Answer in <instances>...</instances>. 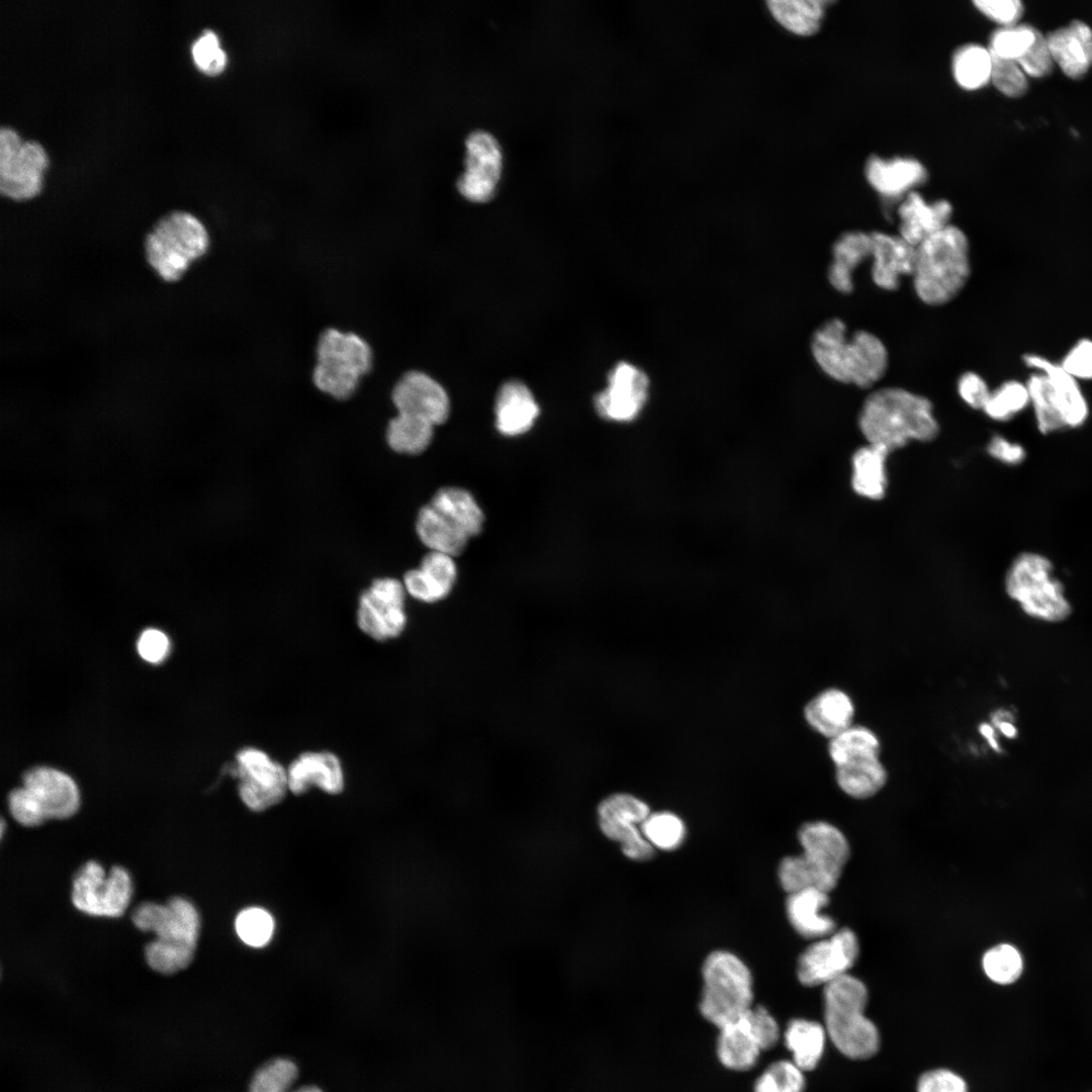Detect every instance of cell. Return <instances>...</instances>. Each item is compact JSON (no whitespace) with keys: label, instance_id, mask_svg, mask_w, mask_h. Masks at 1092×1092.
Here are the masks:
<instances>
[{"label":"cell","instance_id":"20","mask_svg":"<svg viewBox=\"0 0 1092 1092\" xmlns=\"http://www.w3.org/2000/svg\"><path fill=\"white\" fill-rule=\"evenodd\" d=\"M390 400L396 413L425 420L433 426L443 424L450 412L445 389L420 370L405 371L396 379L390 389Z\"/></svg>","mask_w":1092,"mask_h":1092},{"label":"cell","instance_id":"58","mask_svg":"<svg viewBox=\"0 0 1092 1092\" xmlns=\"http://www.w3.org/2000/svg\"><path fill=\"white\" fill-rule=\"evenodd\" d=\"M169 650L170 642L168 637L158 629H147L139 638V654L151 663L162 662L167 657Z\"/></svg>","mask_w":1092,"mask_h":1092},{"label":"cell","instance_id":"64","mask_svg":"<svg viewBox=\"0 0 1092 1092\" xmlns=\"http://www.w3.org/2000/svg\"><path fill=\"white\" fill-rule=\"evenodd\" d=\"M290 1092H323V1091L320 1088L315 1087V1086H304V1087H301V1088H299L297 1090L290 1091Z\"/></svg>","mask_w":1092,"mask_h":1092},{"label":"cell","instance_id":"7","mask_svg":"<svg viewBox=\"0 0 1092 1092\" xmlns=\"http://www.w3.org/2000/svg\"><path fill=\"white\" fill-rule=\"evenodd\" d=\"M210 236L203 222L184 210L160 217L147 233L144 255L148 266L162 281L181 280L190 267L210 250Z\"/></svg>","mask_w":1092,"mask_h":1092},{"label":"cell","instance_id":"3","mask_svg":"<svg viewBox=\"0 0 1092 1092\" xmlns=\"http://www.w3.org/2000/svg\"><path fill=\"white\" fill-rule=\"evenodd\" d=\"M376 354L362 334L336 326L317 336L310 372L312 387L324 396L346 401L356 395L374 371Z\"/></svg>","mask_w":1092,"mask_h":1092},{"label":"cell","instance_id":"11","mask_svg":"<svg viewBox=\"0 0 1092 1092\" xmlns=\"http://www.w3.org/2000/svg\"><path fill=\"white\" fill-rule=\"evenodd\" d=\"M132 890L126 869L114 866L105 872L99 862L89 860L74 877L72 903L87 915L116 918L126 911Z\"/></svg>","mask_w":1092,"mask_h":1092},{"label":"cell","instance_id":"55","mask_svg":"<svg viewBox=\"0 0 1092 1092\" xmlns=\"http://www.w3.org/2000/svg\"><path fill=\"white\" fill-rule=\"evenodd\" d=\"M917 1092H967L965 1081L951 1071L937 1069L923 1074Z\"/></svg>","mask_w":1092,"mask_h":1092},{"label":"cell","instance_id":"43","mask_svg":"<svg viewBox=\"0 0 1092 1092\" xmlns=\"http://www.w3.org/2000/svg\"><path fill=\"white\" fill-rule=\"evenodd\" d=\"M645 839L653 848L673 850L684 841L686 827L682 820L667 811L651 813L641 825Z\"/></svg>","mask_w":1092,"mask_h":1092},{"label":"cell","instance_id":"18","mask_svg":"<svg viewBox=\"0 0 1092 1092\" xmlns=\"http://www.w3.org/2000/svg\"><path fill=\"white\" fill-rule=\"evenodd\" d=\"M648 391L647 374L636 365L622 361L608 374L607 387L595 396V407L606 421L630 423L642 413Z\"/></svg>","mask_w":1092,"mask_h":1092},{"label":"cell","instance_id":"36","mask_svg":"<svg viewBox=\"0 0 1092 1092\" xmlns=\"http://www.w3.org/2000/svg\"><path fill=\"white\" fill-rule=\"evenodd\" d=\"M826 1030L818 1022L807 1019L791 1020L784 1037L793 1062L803 1071L813 1070L822 1058Z\"/></svg>","mask_w":1092,"mask_h":1092},{"label":"cell","instance_id":"15","mask_svg":"<svg viewBox=\"0 0 1092 1092\" xmlns=\"http://www.w3.org/2000/svg\"><path fill=\"white\" fill-rule=\"evenodd\" d=\"M597 811L600 829L620 844L627 857L642 861L653 856L654 848L641 830L650 814L645 802L631 794L615 793L603 799Z\"/></svg>","mask_w":1092,"mask_h":1092},{"label":"cell","instance_id":"35","mask_svg":"<svg viewBox=\"0 0 1092 1092\" xmlns=\"http://www.w3.org/2000/svg\"><path fill=\"white\" fill-rule=\"evenodd\" d=\"M830 3L823 0H769L767 6L774 18L787 30L809 36L820 29Z\"/></svg>","mask_w":1092,"mask_h":1092},{"label":"cell","instance_id":"61","mask_svg":"<svg viewBox=\"0 0 1092 1092\" xmlns=\"http://www.w3.org/2000/svg\"><path fill=\"white\" fill-rule=\"evenodd\" d=\"M754 1092H779L775 1079L767 1069L756 1080Z\"/></svg>","mask_w":1092,"mask_h":1092},{"label":"cell","instance_id":"4","mask_svg":"<svg viewBox=\"0 0 1092 1092\" xmlns=\"http://www.w3.org/2000/svg\"><path fill=\"white\" fill-rule=\"evenodd\" d=\"M971 275L970 247L966 234L948 224L915 247L912 272L918 298L928 305L952 300Z\"/></svg>","mask_w":1092,"mask_h":1092},{"label":"cell","instance_id":"62","mask_svg":"<svg viewBox=\"0 0 1092 1092\" xmlns=\"http://www.w3.org/2000/svg\"><path fill=\"white\" fill-rule=\"evenodd\" d=\"M980 731L989 740L990 745L995 750H997L998 749V745H997L998 743L995 741L994 731H993L992 727H990L988 724H982L980 726Z\"/></svg>","mask_w":1092,"mask_h":1092},{"label":"cell","instance_id":"39","mask_svg":"<svg viewBox=\"0 0 1092 1092\" xmlns=\"http://www.w3.org/2000/svg\"><path fill=\"white\" fill-rule=\"evenodd\" d=\"M1054 59L1066 76L1078 80L1091 68L1085 43L1069 26L1060 27L1045 35Z\"/></svg>","mask_w":1092,"mask_h":1092},{"label":"cell","instance_id":"40","mask_svg":"<svg viewBox=\"0 0 1092 1092\" xmlns=\"http://www.w3.org/2000/svg\"><path fill=\"white\" fill-rule=\"evenodd\" d=\"M880 752L878 736L861 725L852 724L828 742V754L834 766L859 757L880 755Z\"/></svg>","mask_w":1092,"mask_h":1092},{"label":"cell","instance_id":"6","mask_svg":"<svg viewBox=\"0 0 1092 1092\" xmlns=\"http://www.w3.org/2000/svg\"><path fill=\"white\" fill-rule=\"evenodd\" d=\"M803 853L783 858L778 875L788 893L819 889L829 893L835 888L849 857V845L835 826L814 821L804 824L798 833Z\"/></svg>","mask_w":1092,"mask_h":1092},{"label":"cell","instance_id":"37","mask_svg":"<svg viewBox=\"0 0 1092 1092\" xmlns=\"http://www.w3.org/2000/svg\"><path fill=\"white\" fill-rule=\"evenodd\" d=\"M992 54L979 43L959 47L951 57V73L956 83L964 90L974 91L991 81Z\"/></svg>","mask_w":1092,"mask_h":1092},{"label":"cell","instance_id":"23","mask_svg":"<svg viewBox=\"0 0 1092 1092\" xmlns=\"http://www.w3.org/2000/svg\"><path fill=\"white\" fill-rule=\"evenodd\" d=\"M952 205L946 199L932 202L912 191L899 203V236L913 247L950 224Z\"/></svg>","mask_w":1092,"mask_h":1092},{"label":"cell","instance_id":"53","mask_svg":"<svg viewBox=\"0 0 1092 1092\" xmlns=\"http://www.w3.org/2000/svg\"><path fill=\"white\" fill-rule=\"evenodd\" d=\"M1061 366L1078 381L1092 380V339L1077 341L1065 354Z\"/></svg>","mask_w":1092,"mask_h":1092},{"label":"cell","instance_id":"1","mask_svg":"<svg viewBox=\"0 0 1092 1092\" xmlns=\"http://www.w3.org/2000/svg\"><path fill=\"white\" fill-rule=\"evenodd\" d=\"M858 426L869 444L889 452L911 440H932L938 433L929 399L900 387L870 393L861 406Z\"/></svg>","mask_w":1092,"mask_h":1092},{"label":"cell","instance_id":"22","mask_svg":"<svg viewBox=\"0 0 1092 1092\" xmlns=\"http://www.w3.org/2000/svg\"><path fill=\"white\" fill-rule=\"evenodd\" d=\"M864 174L871 187L888 199L904 198L928 177L925 166L915 158L878 155L868 158Z\"/></svg>","mask_w":1092,"mask_h":1092},{"label":"cell","instance_id":"33","mask_svg":"<svg viewBox=\"0 0 1092 1092\" xmlns=\"http://www.w3.org/2000/svg\"><path fill=\"white\" fill-rule=\"evenodd\" d=\"M888 774L880 755L864 756L835 765V781L846 795L867 799L886 784Z\"/></svg>","mask_w":1092,"mask_h":1092},{"label":"cell","instance_id":"13","mask_svg":"<svg viewBox=\"0 0 1092 1092\" xmlns=\"http://www.w3.org/2000/svg\"><path fill=\"white\" fill-rule=\"evenodd\" d=\"M405 588L392 577L376 578L358 600L356 623L370 639L383 643L398 638L405 630Z\"/></svg>","mask_w":1092,"mask_h":1092},{"label":"cell","instance_id":"63","mask_svg":"<svg viewBox=\"0 0 1092 1092\" xmlns=\"http://www.w3.org/2000/svg\"><path fill=\"white\" fill-rule=\"evenodd\" d=\"M998 727L1001 732L1008 738L1014 737L1017 733L1015 726L1008 721H1001L998 724Z\"/></svg>","mask_w":1092,"mask_h":1092},{"label":"cell","instance_id":"44","mask_svg":"<svg viewBox=\"0 0 1092 1092\" xmlns=\"http://www.w3.org/2000/svg\"><path fill=\"white\" fill-rule=\"evenodd\" d=\"M983 969L990 980L1000 985L1015 982L1023 970L1020 952L1007 943L993 946L983 957Z\"/></svg>","mask_w":1092,"mask_h":1092},{"label":"cell","instance_id":"59","mask_svg":"<svg viewBox=\"0 0 1092 1092\" xmlns=\"http://www.w3.org/2000/svg\"><path fill=\"white\" fill-rule=\"evenodd\" d=\"M750 1016L762 1050L775 1046L780 1038V1028L776 1019L761 1006L752 1007Z\"/></svg>","mask_w":1092,"mask_h":1092},{"label":"cell","instance_id":"50","mask_svg":"<svg viewBox=\"0 0 1092 1092\" xmlns=\"http://www.w3.org/2000/svg\"><path fill=\"white\" fill-rule=\"evenodd\" d=\"M990 82L999 92L1011 98L1023 96L1028 88L1026 75L1017 62L993 55Z\"/></svg>","mask_w":1092,"mask_h":1092},{"label":"cell","instance_id":"21","mask_svg":"<svg viewBox=\"0 0 1092 1092\" xmlns=\"http://www.w3.org/2000/svg\"><path fill=\"white\" fill-rule=\"evenodd\" d=\"M287 768L289 792L299 796L312 787L330 795L342 793L345 772L340 757L330 750H307L294 757Z\"/></svg>","mask_w":1092,"mask_h":1092},{"label":"cell","instance_id":"28","mask_svg":"<svg viewBox=\"0 0 1092 1092\" xmlns=\"http://www.w3.org/2000/svg\"><path fill=\"white\" fill-rule=\"evenodd\" d=\"M416 531L431 551L452 557L461 554L471 538L456 518L430 503L419 511Z\"/></svg>","mask_w":1092,"mask_h":1092},{"label":"cell","instance_id":"32","mask_svg":"<svg viewBox=\"0 0 1092 1092\" xmlns=\"http://www.w3.org/2000/svg\"><path fill=\"white\" fill-rule=\"evenodd\" d=\"M854 712L853 702L844 691L829 688L806 704L804 718L812 729L830 739L853 724Z\"/></svg>","mask_w":1092,"mask_h":1092},{"label":"cell","instance_id":"17","mask_svg":"<svg viewBox=\"0 0 1092 1092\" xmlns=\"http://www.w3.org/2000/svg\"><path fill=\"white\" fill-rule=\"evenodd\" d=\"M134 926L152 932L156 939L196 948L200 917L186 898L174 897L165 904L143 902L131 914Z\"/></svg>","mask_w":1092,"mask_h":1092},{"label":"cell","instance_id":"54","mask_svg":"<svg viewBox=\"0 0 1092 1092\" xmlns=\"http://www.w3.org/2000/svg\"><path fill=\"white\" fill-rule=\"evenodd\" d=\"M973 4L983 15L1002 26L1017 24L1024 11L1019 0H976Z\"/></svg>","mask_w":1092,"mask_h":1092},{"label":"cell","instance_id":"8","mask_svg":"<svg viewBox=\"0 0 1092 1092\" xmlns=\"http://www.w3.org/2000/svg\"><path fill=\"white\" fill-rule=\"evenodd\" d=\"M825 1030L837 1050L850 1059L874 1056L880 1045L876 1025L864 1015L868 991L846 974L824 986Z\"/></svg>","mask_w":1092,"mask_h":1092},{"label":"cell","instance_id":"9","mask_svg":"<svg viewBox=\"0 0 1092 1092\" xmlns=\"http://www.w3.org/2000/svg\"><path fill=\"white\" fill-rule=\"evenodd\" d=\"M1005 590L1022 612L1037 621L1060 623L1072 614L1062 581L1055 575L1052 561L1042 554L1022 552L1012 561Z\"/></svg>","mask_w":1092,"mask_h":1092},{"label":"cell","instance_id":"47","mask_svg":"<svg viewBox=\"0 0 1092 1092\" xmlns=\"http://www.w3.org/2000/svg\"><path fill=\"white\" fill-rule=\"evenodd\" d=\"M274 926L271 914L259 907L242 910L235 921L238 936L252 947H263L268 944L273 936Z\"/></svg>","mask_w":1092,"mask_h":1092},{"label":"cell","instance_id":"25","mask_svg":"<svg viewBox=\"0 0 1092 1092\" xmlns=\"http://www.w3.org/2000/svg\"><path fill=\"white\" fill-rule=\"evenodd\" d=\"M453 558L437 551L426 554L419 568L408 570L403 575L402 583L406 594L425 604H434L447 598L457 576Z\"/></svg>","mask_w":1092,"mask_h":1092},{"label":"cell","instance_id":"29","mask_svg":"<svg viewBox=\"0 0 1092 1092\" xmlns=\"http://www.w3.org/2000/svg\"><path fill=\"white\" fill-rule=\"evenodd\" d=\"M495 426L505 436L528 432L539 415V406L529 388L519 381L505 383L495 399Z\"/></svg>","mask_w":1092,"mask_h":1092},{"label":"cell","instance_id":"48","mask_svg":"<svg viewBox=\"0 0 1092 1092\" xmlns=\"http://www.w3.org/2000/svg\"><path fill=\"white\" fill-rule=\"evenodd\" d=\"M298 1070L288 1059H275L263 1065L254 1075L250 1092H290Z\"/></svg>","mask_w":1092,"mask_h":1092},{"label":"cell","instance_id":"46","mask_svg":"<svg viewBox=\"0 0 1092 1092\" xmlns=\"http://www.w3.org/2000/svg\"><path fill=\"white\" fill-rule=\"evenodd\" d=\"M195 948L154 939L146 945L145 957L149 967L164 975L186 969L194 958Z\"/></svg>","mask_w":1092,"mask_h":1092},{"label":"cell","instance_id":"14","mask_svg":"<svg viewBox=\"0 0 1092 1092\" xmlns=\"http://www.w3.org/2000/svg\"><path fill=\"white\" fill-rule=\"evenodd\" d=\"M48 164L41 145L22 141L8 126L0 128V193L14 200L28 199L40 190Z\"/></svg>","mask_w":1092,"mask_h":1092},{"label":"cell","instance_id":"34","mask_svg":"<svg viewBox=\"0 0 1092 1092\" xmlns=\"http://www.w3.org/2000/svg\"><path fill=\"white\" fill-rule=\"evenodd\" d=\"M890 452L880 446L869 444L858 449L852 457V487L870 499H880L887 486L886 459Z\"/></svg>","mask_w":1092,"mask_h":1092},{"label":"cell","instance_id":"31","mask_svg":"<svg viewBox=\"0 0 1092 1092\" xmlns=\"http://www.w3.org/2000/svg\"><path fill=\"white\" fill-rule=\"evenodd\" d=\"M872 234L863 231H847L833 244L832 262L828 268V281L840 293L853 291L852 275L866 260L872 258Z\"/></svg>","mask_w":1092,"mask_h":1092},{"label":"cell","instance_id":"56","mask_svg":"<svg viewBox=\"0 0 1092 1092\" xmlns=\"http://www.w3.org/2000/svg\"><path fill=\"white\" fill-rule=\"evenodd\" d=\"M958 391L962 399L976 410H983L991 393L985 379L972 371L966 372L960 377Z\"/></svg>","mask_w":1092,"mask_h":1092},{"label":"cell","instance_id":"2","mask_svg":"<svg viewBox=\"0 0 1092 1092\" xmlns=\"http://www.w3.org/2000/svg\"><path fill=\"white\" fill-rule=\"evenodd\" d=\"M811 352L821 370L845 384L868 388L886 373L889 355L883 341L868 331L846 336L840 318H831L819 327L811 340Z\"/></svg>","mask_w":1092,"mask_h":1092},{"label":"cell","instance_id":"24","mask_svg":"<svg viewBox=\"0 0 1092 1092\" xmlns=\"http://www.w3.org/2000/svg\"><path fill=\"white\" fill-rule=\"evenodd\" d=\"M24 787L40 803L47 819H66L80 805L79 790L65 772L51 767H35L24 775Z\"/></svg>","mask_w":1092,"mask_h":1092},{"label":"cell","instance_id":"12","mask_svg":"<svg viewBox=\"0 0 1092 1092\" xmlns=\"http://www.w3.org/2000/svg\"><path fill=\"white\" fill-rule=\"evenodd\" d=\"M233 772L239 780V796L251 811H265L279 804L289 792L287 768L259 747L241 748Z\"/></svg>","mask_w":1092,"mask_h":1092},{"label":"cell","instance_id":"10","mask_svg":"<svg viewBox=\"0 0 1092 1092\" xmlns=\"http://www.w3.org/2000/svg\"><path fill=\"white\" fill-rule=\"evenodd\" d=\"M702 973L700 1011L709 1022L720 1028L752 1008V977L738 957L726 950L713 951Z\"/></svg>","mask_w":1092,"mask_h":1092},{"label":"cell","instance_id":"5","mask_svg":"<svg viewBox=\"0 0 1092 1092\" xmlns=\"http://www.w3.org/2000/svg\"><path fill=\"white\" fill-rule=\"evenodd\" d=\"M1023 361L1033 370L1025 383L1038 431L1046 435L1082 427L1090 408L1080 381L1044 356L1026 354Z\"/></svg>","mask_w":1092,"mask_h":1092},{"label":"cell","instance_id":"60","mask_svg":"<svg viewBox=\"0 0 1092 1092\" xmlns=\"http://www.w3.org/2000/svg\"><path fill=\"white\" fill-rule=\"evenodd\" d=\"M989 454L1006 464H1019L1025 459L1024 448L1014 442H1010L1002 436H994L988 445Z\"/></svg>","mask_w":1092,"mask_h":1092},{"label":"cell","instance_id":"41","mask_svg":"<svg viewBox=\"0 0 1092 1092\" xmlns=\"http://www.w3.org/2000/svg\"><path fill=\"white\" fill-rule=\"evenodd\" d=\"M430 504L454 516L470 537L481 532L484 516L469 491L454 486L443 487L434 494Z\"/></svg>","mask_w":1092,"mask_h":1092},{"label":"cell","instance_id":"30","mask_svg":"<svg viewBox=\"0 0 1092 1092\" xmlns=\"http://www.w3.org/2000/svg\"><path fill=\"white\" fill-rule=\"evenodd\" d=\"M829 902L828 893L819 889H804L790 893L786 901L788 919L805 938H824L835 931V921L821 910Z\"/></svg>","mask_w":1092,"mask_h":1092},{"label":"cell","instance_id":"42","mask_svg":"<svg viewBox=\"0 0 1092 1092\" xmlns=\"http://www.w3.org/2000/svg\"><path fill=\"white\" fill-rule=\"evenodd\" d=\"M1029 405V393L1025 382L1007 380L991 390L983 412L992 420L1006 422Z\"/></svg>","mask_w":1092,"mask_h":1092},{"label":"cell","instance_id":"49","mask_svg":"<svg viewBox=\"0 0 1092 1092\" xmlns=\"http://www.w3.org/2000/svg\"><path fill=\"white\" fill-rule=\"evenodd\" d=\"M190 51L195 66L205 74H218L226 65V54L220 47L218 36L211 29H204L193 40Z\"/></svg>","mask_w":1092,"mask_h":1092},{"label":"cell","instance_id":"27","mask_svg":"<svg viewBox=\"0 0 1092 1092\" xmlns=\"http://www.w3.org/2000/svg\"><path fill=\"white\" fill-rule=\"evenodd\" d=\"M750 1010L719 1028L717 1055L721 1064L728 1069H751L763 1051L751 1020Z\"/></svg>","mask_w":1092,"mask_h":1092},{"label":"cell","instance_id":"52","mask_svg":"<svg viewBox=\"0 0 1092 1092\" xmlns=\"http://www.w3.org/2000/svg\"><path fill=\"white\" fill-rule=\"evenodd\" d=\"M1026 76L1043 78L1049 76L1056 65L1046 40V36L1036 30L1035 38L1028 50L1017 61Z\"/></svg>","mask_w":1092,"mask_h":1092},{"label":"cell","instance_id":"38","mask_svg":"<svg viewBox=\"0 0 1092 1092\" xmlns=\"http://www.w3.org/2000/svg\"><path fill=\"white\" fill-rule=\"evenodd\" d=\"M434 427L425 420L397 413L388 421L385 439L394 452L416 455L429 447Z\"/></svg>","mask_w":1092,"mask_h":1092},{"label":"cell","instance_id":"19","mask_svg":"<svg viewBox=\"0 0 1092 1092\" xmlns=\"http://www.w3.org/2000/svg\"><path fill=\"white\" fill-rule=\"evenodd\" d=\"M465 149V171L457 181V189L470 201H488L502 175L500 146L489 132L476 130L467 136Z\"/></svg>","mask_w":1092,"mask_h":1092},{"label":"cell","instance_id":"26","mask_svg":"<svg viewBox=\"0 0 1092 1092\" xmlns=\"http://www.w3.org/2000/svg\"><path fill=\"white\" fill-rule=\"evenodd\" d=\"M873 240L872 278L885 290H896L904 275H912L915 247L899 235L871 232Z\"/></svg>","mask_w":1092,"mask_h":1092},{"label":"cell","instance_id":"16","mask_svg":"<svg viewBox=\"0 0 1092 1092\" xmlns=\"http://www.w3.org/2000/svg\"><path fill=\"white\" fill-rule=\"evenodd\" d=\"M858 956V942L849 928L834 931L820 938L800 956L797 965L799 981L808 987L827 985L848 974Z\"/></svg>","mask_w":1092,"mask_h":1092},{"label":"cell","instance_id":"45","mask_svg":"<svg viewBox=\"0 0 1092 1092\" xmlns=\"http://www.w3.org/2000/svg\"><path fill=\"white\" fill-rule=\"evenodd\" d=\"M1036 30L1028 24L1001 26L992 33L988 49L997 58L1017 62L1033 42Z\"/></svg>","mask_w":1092,"mask_h":1092},{"label":"cell","instance_id":"51","mask_svg":"<svg viewBox=\"0 0 1092 1092\" xmlns=\"http://www.w3.org/2000/svg\"><path fill=\"white\" fill-rule=\"evenodd\" d=\"M8 805L12 817L23 826H38L47 820L37 798L24 786L9 794Z\"/></svg>","mask_w":1092,"mask_h":1092},{"label":"cell","instance_id":"57","mask_svg":"<svg viewBox=\"0 0 1092 1092\" xmlns=\"http://www.w3.org/2000/svg\"><path fill=\"white\" fill-rule=\"evenodd\" d=\"M767 1070L772 1075L779 1092H803L805 1078L801 1070L793 1061H778L771 1064Z\"/></svg>","mask_w":1092,"mask_h":1092}]
</instances>
